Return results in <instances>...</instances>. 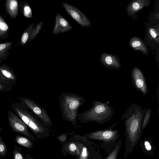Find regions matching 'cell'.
<instances>
[{
	"mask_svg": "<svg viewBox=\"0 0 159 159\" xmlns=\"http://www.w3.org/2000/svg\"><path fill=\"white\" fill-rule=\"evenodd\" d=\"M146 109L133 103L122 115L121 119L124 121L125 132L132 146L135 144L142 132V122Z\"/></svg>",
	"mask_w": 159,
	"mask_h": 159,
	"instance_id": "6da1fadb",
	"label": "cell"
},
{
	"mask_svg": "<svg viewBox=\"0 0 159 159\" xmlns=\"http://www.w3.org/2000/svg\"><path fill=\"white\" fill-rule=\"evenodd\" d=\"M89 109L78 114L77 118L82 123L94 122L102 124L111 120L114 114L112 107L106 103L96 100Z\"/></svg>",
	"mask_w": 159,
	"mask_h": 159,
	"instance_id": "7a4b0ae2",
	"label": "cell"
},
{
	"mask_svg": "<svg viewBox=\"0 0 159 159\" xmlns=\"http://www.w3.org/2000/svg\"><path fill=\"white\" fill-rule=\"evenodd\" d=\"M59 105L63 118L73 124L76 123L80 107L85 102L82 96L65 93L59 97Z\"/></svg>",
	"mask_w": 159,
	"mask_h": 159,
	"instance_id": "3957f363",
	"label": "cell"
},
{
	"mask_svg": "<svg viewBox=\"0 0 159 159\" xmlns=\"http://www.w3.org/2000/svg\"><path fill=\"white\" fill-rule=\"evenodd\" d=\"M15 111L24 123L36 136L47 133V128L39 119L27 109L15 108Z\"/></svg>",
	"mask_w": 159,
	"mask_h": 159,
	"instance_id": "277c9868",
	"label": "cell"
},
{
	"mask_svg": "<svg viewBox=\"0 0 159 159\" xmlns=\"http://www.w3.org/2000/svg\"><path fill=\"white\" fill-rule=\"evenodd\" d=\"M21 100L29 108L44 125L51 126V119L45 110L37 103L27 98H20Z\"/></svg>",
	"mask_w": 159,
	"mask_h": 159,
	"instance_id": "5b68a950",
	"label": "cell"
},
{
	"mask_svg": "<svg viewBox=\"0 0 159 159\" xmlns=\"http://www.w3.org/2000/svg\"><path fill=\"white\" fill-rule=\"evenodd\" d=\"M8 119L10 126L14 132L22 134L32 140H35L34 137L29 132L26 124L20 117L11 111H8Z\"/></svg>",
	"mask_w": 159,
	"mask_h": 159,
	"instance_id": "8992f818",
	"label": "cell"
},
{
	"mask_svg": "<svg viewBox=\"0 0 159 159\" xmlns=\"http://www.w3.org/2000/svg\"><path fill=\"white\" fill-rule=\"evenodd\" d=\"M62 4L67 13L79 24L84 27H89L91 24L85 14L77 7L67 3Z\"/></svg>",
	"mask_w": 159,
	"mask_h": 159,
	"instance_id": "52a82bcc",
	"label": "cell"
},
{
	"mask_svg": "<svg viewBox=\"0 0 159 159\" xmlns=\"http://www.w3.org/2000/svg\"><path fill=\"white\" fill-rule=\"evenodd\" d=\"M131 76L133 84L135 88L144 95H146L148 93V89L142 72L139 68L134 67L131 71Z\"/></svg>",
	"mask_w": 159,
	"mask_h": 159,
	"instance_id": "ba28073f",
	"label": "cell"
},
{
	"mask_svg": "<svg viewBox=\"0 0 159 159\" xmlns=\"http://www.w3.org/2000/svg\"><path fill=\"white\" fill-rule=\"evenodd\" d=\"M118 133L119 131L117 130H113L108 129L94 132L89 134L88 136L92 139L109 142L116 138Z\"/></svg>",
	"mask_w": 159,
	"mask_h": 159,
	"instance_id": "9c48e42d",
	"label": "cell"
},
{
	"mask_svg": "<svg viewBox=\"0 0 159 159\" xmlns=\"http://www.w3.org/2000/svg\"><path fill=\"white\" fill-rule=\"evenodd\" d=\"M72 29L69 22L61 15L57 13L55 17V24L53 29V33L58 34L66 32Z\"/></svg>",
	"mask_w": 159,
	"mask_h": 159,
	"instance_id": "30bf717a",
	"label": "cell"
},
{
	"mask_svg": "<svg viewBox=\"0 0 159 159\" xmlns=\"http://www.w3.org/2000/svg\"><path fill=\"white\" fill-rule=\"evenodd\" d=\"M100 60L102 64L108 68L118 70L121 67L118 60L112 54L103 53L101 55Z\"/></svg>",
	"mask_w": 159,
	"mask_h": 159,
	"instance_id": "8fae6325",
	"label": "cell"
},
{
	"mask_svg": "<svg viewBox=\"0 0 159 159\" xmlns=\"http://www.w3.org/2000/svg\"><path fill=\"white\" fill-rule=\"evenodd\" d=\"M150 1L148 0H134L131 2L126 8L128 16L137 13L143 7L149 5Z\"/></svg>",
	"mask_w": 159,
	"mask_h": 159,
	"instance_id": "7c38bea8",
	"label": "cell"
},
{
	"mask_svg": "<svg viewBox=\"0 0 159 159\" xmlns=\"http://www.w3.org/2000/svg\"><path fill=\"white\" fill-rule=\"evenodd\" d=\"M129 45L134 50H139L145 55H148L147 48L139 38L133 37L131 38L129 41Z\"/></svg>",
	"mask_w": 159,
	"mask_h": 159,
	"instance_id": "4fadbf2b",
	"label": "cell"
},
{
	"mask_svg": "<svg viewBox=\"0 0 159 159\" xmlns=\"http://www.w3.org/2000/svg\"><path fill=\"white\" fill-rule=\"evenodd\" d=\"M15 141L18 144L29 149L31 148L33 145L29 138L18 134L15 137Z\"/></svg>",
	"mask_w": 159,
	"mask_h": 159,
	"instance_id": "5bb4252c",
	"label": "cell"
},
{
	"mask_svg": "<svg viewBox=\"0 0 159 159\" xmlns=\"http://www.w3.org/2000/svg\"><path fill=\"white\" fill-rule=\"evenodd\" d=\"M152 111L151 109L150 108L146 109L142 121V130L144 129L149 123L152 114Z\"/></svg>",
	"mask_w": 159,
	"mask_h": 159,
	"instance_id": "9a60e30c",
	"label": "cell"
},
{
	"mask_svg": "<svg viewBox=\"0 0 159 159\" xmlns=\"http://www.w3.org/2000/svg\"><path fill=\"white\" fill-rule=\"evenodd\" d=\"M148 33L150 37L154 40L156 43H158L159 31L156 28L149 27L148 29Z\"/></svg>",
	"mask_w": 159,
	"mask_h": 159,
	"instance_id": "2e32d148",
	"label": "cell"
},
{
	"mask_svg": "<svg viewBox=\"0 0 159 159\" xmlns=\"http://www.w3.org/2000/svg\"><path fill=\"white\" fill-rule=\"evenodd\" d=\"M22 149L21 147L15 145L14 148L13 156V159H27L21 153Z\"/></svg>",
	"mask_w": 159,
	"mask_h": 159,
	"instance_id": "e0dca14e",
	"label": "cell"
},
{
	"mask_svg": "<svg viewBox=\"0 0 159 159\" xmlns=\"http://www.w3.org/2000/svg\"><path fill=\"white\" fill-rule=\"evenodd\" d=\"M7 149L5 143L0 135V157H5L7 155Z\"/></svg>",
	"mask_w": 159,
	"mask_h": 159,
	"instance_id": "ac0fdd59",
	"label": "cell"
},
{
	"mask_svg": "<svg viewBox=\"0 0 159 159\" xmlns=\"http://www.w3.org/2000/svg\"><path fill=\"white\" fill-rule=\"evenodd\" d=\"M43 23V21H41L37 25L32 32L30 37L31 39H32L35 38L39 33L42 28Z\"/></svg>",
	"mask_w": 159,
	"mask_h": 159,
	"instance_id": "d6986e66",
	"label": "cell"
},
{
	"mask_svg": "<svg viewBox=\"0 0 159 159\" xmlns=\"http://www.w3.org/2000/svg\"><path fill=\"white\" fill-rule=\"evenodd\" d=\"M120 147L119 144L116 145L112 151L106 159H116Z\"/></svg>",
	"mask_w": 159,
	"mask_h": 159,
	"instance_id": "ffe728a7",
	"label": "cell"
},
{
	"mask_svg": "<svg viewBox=\"0 0 159 159\" xmlns=\"http://www.w3.org/2000/svg\"><path fill=\"white\" fill-rule=\"evenodd\" d=\"M88 152L87 149L85 146H83L81 149L80 159H88Z\"/></svg>",
	"mask_w": 159,
	"mask_h": 159,
	"instance_id": "44dd1931",
	"label": "cell"
},
{
	"mask_svg": "<svg viewBox=\"0 0 159 159\" xmlns=\"http://www.w3.org/2000/svg\"><path fill=\"white\" fill-rule=\"evenodd\" d=\"M24 14L25 16L28 18H30L32 16V11L30 7L26 6L24 7Z\"/></svg>",
	"mask_w": 159,
	"mask_h": 159,
	"instance_id": "7402d4cb",
	"label": "cell"
},
{
	"mask_svg": "<svg viewBox=\"0 0 159 159\" xmlns=\"http://www.w3.org/2000/svg\"><path fill=\"white\" fill-rule=\"evenodd\" d=\"M2 74L6 78L11 79H15V77L9 71L5 70H1Z\"/></svg>",
	"mask_w": 159,
	"mask_h": 159,
	"instance_id": "603a6c76",
	"label": "cell"
},
{
	"mask_svg": "<svg viewBox=\"0 0 159 159\" xmlns=\"http://www.w3.org/2000/svg\"><path fill=\"white\" fill-rule=\"evenodd\" d=\"M17 2L15 0H11L10 3V8L11 10H15L17 6Z\"/></svg>",
	"mask_w": 159,
	"mask_h": 159,
	"instance_id": "cb8c5ba5",
	"label": "cell"
},
{
	"mask_svg": "<svg viewBox=\"0 0 159 159\" xmlns=\"http://www.w3.org/2000/svg\"><path fill=\"white\" fill-rule=\"evenodd\" d=\"M69 149L71 152H75L77 149L76 145L73 143H71L69 145Z\"/></svg>",
	"mask_w": 159,
	"mask_h": 159,
	"instance_id": "d4e9b609",
	"label": "cell"
},
{
	"mask_svg": "<svg viewBox=\"0 0 159 159\" xmlns=\"http://www.w3.org/2000/svg\"><path fill=\"white\" fill-rule=\"evenodd\" d=\"M29 36V35L28 32H25L24 33L21 39L22 42L24 43H26L28 39Z\"/></svg>",
	"mask_w": 159,
	"mask_h": 159,
	"instance_id": "484cf974",
	"label": "cell"
},
{
	"mask_svg": "<svg viewBox=\"0 0 159 159\" xmlns=\"http://www.w3.org/2000/svg\"><path fill=\"white\" fill-rule=\"evenodd\" d=\"M8 27L6 23L1 22L0 23V28L3 30H6L8 29Z\"/></svg>",
	"mask_w": 159,
	"mask_h": 159,
	"instance_id": "4316f807",
	"label": "cell"
},
{
	"mask_svg": "<svg viewBox=\"0 0 159 159\" xmlns=\"http://www.w3.org/2000/svg\"><path fill=\"white\" fill-rule=\"evenodd\" d=\"M144 145L145 148L147 150L149 151L151 149V146L150 143L148 141H145L144 142Z\"/></svg>",
	"mask_w": 159,
	"mask_h": 159,
	"instance_id": "83f0119b",
	"label": "cell"
},
{
	"mask_svg": "<svg viewBox=\"0 0 159 159\" xmlns=\"http://www.w3.org/2000/svg\"><path fill=\"white\" fill-rule=\"evenodd\" d=\"M6 48V45L4 44H0V51H1Z\"/></svg>",
	"mask_w": 159,
	"mask_h": 159,
	"instance_id": "f1b7e54d",
	"label": "cell"
},
{
	"mask_svg": "<svg viewBox=\"0 0 159 159\" xmlns=\"http://www.w3.org/2000/svg\"><path fill=\"white\" fill-rule=\"evenodd\" d=\"M26 157L27 159H33V158L29 154L26 155Z\"/></svg>",
	"mask_w": 159,
	"mask_h": 159,
	"instance_id": "f546056e",
	"label": "cell"
},
{
	"mask_svg": "<svg viewBox=\"0 0 159 159\" xmlns=\"http://www.w3.org/2000/svg\"><path fill=\"white\" fill-rule=\"evenodd\" d=\"M158 90H157V99H158V102H159V97H158V96H159V92H158Z\"/></svg>",
	"mask_w": 159,
	"mask_h": 159,
	"instance_id": "4dcf8cb0",
	"label": "cell"
},
{
	"mask_svg": "<svg viewBox=\"0 0 159 159\" xmlns=\"http://www.w3.org/2000/svg\"><path fill=\"white\" fill-rule=\"evenodd\" d=\"M2 88V85L0 84V90Z\"/></svg>",
	"mask_w": 159,
	"mask_h": 159,
	"instance_id": "1f68e13d",
	"label": "cell"
},
{
	"mask_svg": "<svg viewBox=\"0 0 159 159\" xmlns=\"http://www.w3.org/2000/svg\"><path fill=\"white\" fill-rule=\"evenodd\" d=\"M2 131V129L1 128V127L0 126V131Z\"/></svg>",
	"mask_w": 159,
	"mask_h": 159,
	"instance_id": "d6a6232c",
	"label": "cell"
}]
</instances>
